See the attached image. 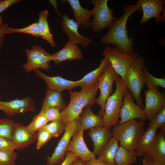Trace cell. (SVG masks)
Listing matches in <instances>:
<instances>
[{"mask_svg": "<svg viewBox=\"0 0 165 165\" xmlns=\"http://www.w3.org/2000/svg\"><path fill=\"white\" fill-rule=\"evenodd\" d=\"M16 146L10 140L0 137V151L14 150Z\"/></svg>", "mask_w": 165, "mask_h": 165, "instance_id": "f35d334b", "label": "cell"}, {"mask_svg": "<svg viewBox=\"0 0 165 165\" xmlns=\"http://www.w3.org/2000/svg\"><path fill=\"white\" fill-rule=\"evenodd\" d=\"M149 125L159 129L165 133V106L150 120Z\"/></svg>", "mask_w": 165, "mask_h": 165, "instance_id": "e575fe53", "label": "cell"}, {"mask_svg": "<svg viewBox=\"0 0 165 165\" xmlns=\"http://www.w3.org/2000/svg\"><path fill=\"white\" fill-rule=\"evenodd\" d=\"M16 157L14 150L0 151V165H15Z\"/></svg>", "mask_w": 165, "mask_h": 165, "instance_id": "d590c367", "label": "cell"}, {"mask_svg": "<svg viewBox=\"0 0 165 165\" xmlns=\"http://www.w3.org/2000/svg\"><path fill=\"white\" fill-rule=\"evenodd\" d=\"M62 18V29L68 37V41L77 45H80L83 48L87 47L90 43L91 40L79 33V27L75 21L69 18L66 14H64Z\"/></svg>", "mask_w": 165, "mask_h": 165, "instance_id": "2e32d148", "label": "cell"}, {"mask_svg": "<svg viewBox=\"0 0 165 165\" xmlns=\"http://www.w3.org/2000/svg\"><path fill=\"white\" fill-rule=\"evenodd\" d=\"M142 163L143 165H148L146 160L145 158L142 160Z\"/></svg>", "mask_w": 165, "mask_h": 165, "instance_id": "c3c4849f", "label": "cell"}, {"mask_svg": "<svg viewBox=\"0 0 165 165\" xmlns=\"http://www.w3.org/2000/svg\"><path fill=\"white\" fill-rule=\"evenodd\" d=\"M146 161L148 165H165V163H159L157 162H152L147 160H146Z\"/></svg>", "mask_w": 165, "mask_h": 165, "instance_id": "bcb514c9", "label": "cell"}, {"mask_svg": "<svg viewBox=\"0 0 165 165\" xmlns=\"http://www.w3.org/2000/svg\"><path fill=\"white\" fill-rule=\"evenodd\" d=\"M145 105L143 109L148 119L150 120L165 106V95L159 90H145Z\"/></svg>", "mask_w": 165, "mask_h": 165, "instance_id": "9a60e30c", "label": "cell"}, {"mask_svg": "<svg viewBox=\"0 0 165 165\" xmlns=\"http://www.w3.org/2000/svg\"><path fill=\"white\" fill-rule=\"evenodd\" d=\"M165 133L160 131L145 153L147 161L165 163Z\"/></svg>", "mask_w": 165, "mask_h": 165, "instance_id": "d6986e66", "label": "cell"}, {"mask_svg": "<svg viewBox=\"0 0 165 165\" xmlns=\"http://www.w3.org/2000/svg\"><path fill=\"white\" fill-rule=\"evenodd\" d=\"M145 85L150 90H159V87L165 88V77L157 78L152 75L148 71V68L145 65L142 68Z\"/></svg>", "mask_w": 165, "mask_h": 165, "instance_id": "f546056e", "label": "cell"}, {"mask_svg": "<svg viewBox=\"0 0 165 165\" xmlns=\"http://www.w3.org/2000/svg\"><path fill=\"white\" fill-rule=\"evenodd\" d=\"M49 122L42 112L40 111L38 114L35 116L30 123L26 127L30 132L36 133L43 128Z\"/></svg>", "mask_w": 165, "mask_h": 165, "instance_id": "4dcf8cb0", "label": "cell"}, {"mask_svg": "<svg viewBox=\"0 0 165 165\" xmlns=\"http://www.w3.org/2000/svg\"><path fill=\"white\" fill-rule=\"evenodd\" d=\"M144 121L134 119L113 127L112 137L119 142L120 146L129 150H135L140 138L144 132Z\"/></svg>", "mask_w": 165, "mask_h": 165, "instance_id": "277c9868", "label": "cell"}, {"mask_svg": "<svg viewBox=\"0 0 165 165\" xmlns=\"http://www.w3.org/2000/svg\"><path fill=\"white\" fill-rule=\"evenodd\" d=\"M143 13L142 16L139 24H143L152 18H154V22L158 24L160 22H164L165 13L163 7L165 5L164 0H138Z\"/></svg>", "mask_w": 165, "mask_h": 165, "instance_id": "8fae6325", "label": "cell"}, {"mask_svg": "<svg viewBox=\"0 0 165 165\" xmlns=\"http://www.w3.org/2000/svg\"><path fill=\"white\" fill-rule=\"evenodd\" d=\"M119 117L120 119L118 122L119 124L135 119H139L143 121L148 119L144 109L135 103L129 90L124 96Z\"/></svg>", "mask_w": 165, "mask_h": 165, "instance_id": "7c38bea8", "label": "cell"}, {"mask_svg": "<svg viewBox=\"0 0 165 165\" xmlns=\"http://www.w3.org/2000/svg\"><path fill=\"white\" fill-rule=\"evenodd\" d=\"M72 165H84V161L77 157L73 161Z\"/></svg>", "mask_w": 165, "mask_h": 165, "instance_id": "f6af8a7d", "label": "cell"}, {"mask_svg": "<svg viewBox=\"0 0 165 165\" xmlns=\"http://www.w3.org/2000/svg\"><path fill=\"white\" fill-rule=\"evenodd\" d=\"M98 90V81L79 92L69 90L70 101L68 106L61 112L60 119L66 125L74 120H78L84 108L93 105L96 103Z\"/></svg>", "mask_w": 165, "mask_h": 165, "instance_id": "7a4b0ae2", "label": "cell"}, {"mask_svg": "<svg viewBox=\"0 0 165 165\" xmlns=\"http://www.w3.org/2000/svg\"><path fill=\"white\" fill-rule=\"evenodd\" d=\"M83 57L82 51L77 45L68 40L62 49L50 56L51 61L57 65L65 61L81 60Z\"/></svg>", "mask_w": 165, "mask_h": 165, "instance_id": "ac0fdd59", "label": "cell"}, {"mask_svg": "<svg viewBox=\"0 0 165 165\" xmlns=\"http://www.w3.org/2000/svg\"><path fill=\"white\" fill-rule=\"evenodd\" d=\"M8 27L7 23L4 24L0 26V50L3 48L5 36L7 34L6 31Z\"/></svg>", "mask_w": 165, "mask_h": 165, "instance_id": "60d3db41", "label": "cell"}, {"mask_svg": "<svg viewBox=\"0 0 165 165\" xmlns=\"http://www.w3.org/2000/svg\"><path fill=\"white\" fill-rule=\"evenodd\" d=\"M61 92L47 89L43 99L41 110L58 107L61 112L66 107V103L62 98Z\"/></svg>", "mask_w": 165, "mask_h": 165, "instance_id": "484cf974", "label": "cell"}, {"mask_svg": "<svg viewBox=\"0 0 165 165\" xmlns=\"http://www.w3.org/2000/svg\"><path fill=\"white\" fill-rule=\"evenodd\" d=\"M48 12L47 10H43L38 14V24L40 37L47 41L53 47L56 46L53 35L51 33L48 22Z\"/></svg>", "mask_w": 165, "mask_h": 165, "instance_id": "83f0119b", "label": "cell"}, {"mask_svg": "<svg viewBox=\"0 0 165 165\" xmlns=\"http://www.w3.org/2000/svg\"><path fill=\"white\" fill-rule=\"evenodd\" d=\"M119 76L109 64L105 69L98 79V89L100 94L97 99V105L101 107L99 115L103 116L107 100L112 91L114 81Z\"/></svg>", "mask_w": 165, "mask_h": 165, "instance_id": "9c48e42d", "label": "cell"}, {"mask_svg": "<svg viewBox=\"0 0 165 165\" xmlns=\"http://www.w3.org/2000/svg\"><path fill=\"white\" fill-rule=\"evenodd\" d=\"M115 84L116 90L107 100L102 116L104 126L110 129L117 124L123 97L128 90L126 82L120 76L115 81Z\"/></svg>", "mask_w": 165, "mask_h": 165, "instance_id": "3957f363", "label": "cell"}, {"mask_svg": "<svg viewBox=\"0 0 165 165\" xmlns=\"http://www.w3.org/2000/svg\"><path fill=\"white\" fill-rule=\"evenodd\" d=\"M6 33L7 34L24 33L31 35L36 37H40L37 22L22 28H15L8 27L6 31Z\"/></svg>", "mask_w": 165, "mask_h": 165, "instance_id": "1f68e13d", "label": "cell"}, {"mask_svg": "<svg viewBox=\"0 0 165 165\" xmlns=\"http://www.w3.org/2000/svg\"><path fill=\"white\" fill-rule=\"evenodd\" d=\"M48 1L54 8L57 13L62 18V16L60 14L57 8V6L58 5L57 4V1L56 0H49Z\"/></svg>", "mask_w": 165, "mask_h": 165, "instance_id": "ee69618b", "label": "cell"}, {"mask_svg": "<svg viewBox=\"0 0 165 165\" xmlns=\"http://www.w3.org/2000/svg\"><path fill=\"white\" fill-rule=\"evenodd\" d=\"M78 120H74L66 124L63 136L59 141L53 152L46 159V165L61 163L64 159L67 149L73 134L79 127Z\"/></svg>", "mask_w": 165, "mask_h": 165, "instance_id": "30bf717a", "label": "cell"}, {"mask_svg": "<svg viewBox=\"0 0 165 165\" xmlns=\"http://www.w3.org/2000/svg\"><path fill=\"white\" fill-rule=\"evenodd\" d=\"M118 141L111 137L98 156V159L107 165H115V159L119 145Z\"/></svg>", "mask_w": 165, "mask_h": 165, "instance_id": "d4e9b609", "label": "cell"}, {"mask_svg": "<svg viewBox=\"0 0 165 165\" xmlns=\"http://www.w3.org/2000/svg\"><path fill=\"white\" fill-rule=\"evenodd\" d=\"M79 127L84 130L104 126L103 118L95 114L91 109V106H86L78 119Z\"/></svg>", "mask_w": 165, "mask_h": 165, "instance_id": "7402d4cb", "label": "cell"}, {"mask_svg": "<svg viewBox=\"0 0 165 165\" xmlns=\"http://www.w3.org/2000/svg\"><path fill=\"white\" fill-rule=\"evenodd\" d=\"M15 123L9 119H0V137L11 140Z\"/></svg>", "mask_w": 165, "mask_h": 165, "instance_id": "d6a6232c", "label": "cell"}, {"mask_svg": "<svg viewBox=\"0 0 165 165\" xmlns=\"http://www.w3.org/2000/svg\"><path fill=\"white\" fill-rule=\"evenodd\" d=\"M37 133L29 132L26 127L16 123L12 135L11 140L18 149H22L30 146L37 140Z\"/></svg>", "mask_w": 165, "mask_h": 165, "instance_id": "ffe728a7", "label": "cell"}, {"mask_svg": "<svg viewBox=\"0 0 165 165\" xmlns=\"http://www.w3.org/2000/svg\"><path fill=\"white\" fill-rule=\"evenodd\" d=\"M84 130L79 127L73 134L67 149L83 161L86 162L96 158L95 155L87 147L83 139Z\"/></svg>", "mask_w": 165, "mask_h": 165, "instance_id": "4fadbf2b", "label": "cell"}, {"mask_svg": "<svg viewBox=\"0 0 165 165\" xmlns=\"http://www.w3.org/2000/svg\"><path fill=\"white\" fill-rule=\"evenodd\" d=\"M137 156L135 150H129L119 146L115 157V165H132L136 162Z\"/></svg>", "mask_w": 165, "mask_h": 165, "instance_id": "f1b7e54d", "label": "cell"}, {"mask_svg": "<svg viewBox=\"0 0 165 165\" xmlns=\"http://www.w3.org/2000/svg\"><path fill=\"white\" fill-rule=\"evenodd\" d=\"M84 165H107L96 158L88 161L84 162Z\"/></svg>", "mask_w": 165, "mask_h": 165, "instance_id": "7bdbcfd3", "label": "cell"}, {"mask_svg": "<svg viewBox=\"0 0 165 165\" xmlns=\"http://www.w3.org/2000/svg\"><path fill=\"white\" fill-rule=\"evenodd\" d=\"M88 135L93 144V152L98 156L112 137L110 129L104 126L90 129Z\"/></svg>", "mask_w": 165, "mask_h": 165, "instance_id": "44dd1931", "label": "cell"}, {"mask_svg": "<svg viewBox=\"0 0 165 165\" xmlns=\"http://www.w3.org/2000/svg\"><path fill=\"white\" fill-rule=\"evenodd\" d=\"M36 75L46 83L47 89L60 92L65 90H71L78 86L77 81L65 79L61 76H50L41 71L39 69L34 71Z\"/></svg>", "mask_w": 165, "mask_h": 165, "instance_id": "e0dca14e", "label": "cell"}, {"mask_svg": "<svg viewBox=\"0 0 165 165\" xmlns=\"http://www.w3.org/2000/svg\"><path fill=\"white\" fill-rule=\"evenodd\" d=\"M104 57L108 62L119 76L126 83L130 66L136 60L139 54L122 53L116 48L106 47L102 52Z\"/></svg>", "mask_w": 165, "mask_h": 165, "instance_id": "5b68a950", "label": "cell"}, {"mask_svg": "<svg viewBox=\"0 0 165 165\" xmlns=\"http://www.w3.org/2000/svg\"><path fill=\"white\" fill-rule=\"evenodd\" d=\"M2 110L8 116L28 112H34L36 109L33 100L29 96L21 99L1 101Z\"/></svg>", "mask_w": 165, "mask_h": 165, "instance_id": "5bb4252c", "label": "cell"}, {"mask_svg": "<svg viewBox=\"0 0 165 165\" xmlns=\"http://www.w3.org/2000/svg\"><path fill=\"white\" fill-rule=\"evenodd\" d=\"M3 22L2 20V16L0 15V26L3 24Z\"/></svg>", "mask_w": 165, "mask_h": 165, "instance_id": "7dc6e473", "label": "cell"}, {"mask_svg": "<svg viewBox=\"0 0 165 165\" xmlns=\"http://www.w3.org/2000/svg\"><path fill=\"white\" fill-rule=\"evenodd\" d=\"M20 0H0V13Z\"/></svg>", "mask_w": 165, "mask_h": 165, "instance_id": "ab89813d", "label": "cell"}, {"mask_svg": "<svg viewBox=\"0 0 165 165\" xmlns=\"http://www.w3.org/2000/svg\"><path fill=\"white\" fill-rule=\"evenodd\" d=\"M138 10L141 12V7L138 2L135 4L124 6L123 8V14L116 18L109 26L106 34L101 39V42L104 44L115 45L121 52L133 53V39L128 37L126 25L129 17Z\"/></svg>", "mask_w": 165, "mask_h": 165, "instance_id": "6da1fadb", "label": "cell"}, {"mask_svg": "<svg viewBox=\"0 0 165 165\" xmlns=\"http://www.w3.org/2000/svg\"><path fill=\"white\" fill-rule=\"evenodd\" d=\"M73 10L75 22L79 28L81 26L87 29L91 25V11L83 8L79 0H67Z\"/></svg>", "mask_w": 165, "mask_h": 165, "instance_id": "603a6c76", "label": "cell"}, {"mask_svg": "<svg viewBox=\"0 0 165 165\" xmlns=\"http://www.w3.org/2000/svg\"><path fill=\"white\" fill-rule=\"evenodd\" d=\"M49 122L60 119L61 111L58 107H53L41 110Z\"/></svg>", "mask_w": 165, "mask_h": 165, "instance_id": "8d00e7d4", "label": "cell"}, {"mask_svg": "<svg viewBox=\"0 0 165 165\" xmlns=\"http://www.w3.org/2000/svg\"><path fill=\"white\" fill-rule=\"evenodd\" d=\"M25 52L27 62L23 64V68L25 72L39 68L48 71L51 68V55L39 45H34L31 49H26Z\"/></svg>", "mask_w": 165, "mask_h": 165, "instance_id": "ba28073f", "label": "cell"}, {"mask_svg": "<svg viewBox=\"0 0 165 165\" xmlns=\"http://www.w3.org/2000/svg\"><path fill=\"white\" fill-rule=\"evenodd\" d=\"M77 157L72 153L67 152L65 157L60 165H72L73 161Z\"/></svg>", "mask_w": 165, "mask_h": 165, "instance_id": "b9f144b4", "label": "cell"}, {"mask_svg": "<svg viewBox=\"0 0 165 165\" xmlns=\"http://www.w3.org/2000/svg\"><path fill=\"white\" fill-rule=\"evenodd\" d=\"M108 0H92L94 6L91 10L94 18L92 21V29L95 33L106 28L116 18L114 16L112 10L108 5Z\"/></svg>", "mask_w": 165, "mask_h": 165, "instance_id": "52a82bcc", "label": "cell"}, {"mask_svg": "<svg viewBox=\"0 0 165 165\" xmlns=\"http://www.w3.org/2000/svg\"><path fill=\"white\" fill-rule=\"evenodd\" d=\"M145 63L144 57L139 55L130 66L126 82L128 90L132 93L137 104L141 108L143 106L141 92L145 85L142 71Z\"/></svg>", "mask_w": 165, "mask_h": 165, "instance_id": "8992f818", "label": "cell"}, {"mask_svg": "<svg viewBox=\"0 0 165 165\" xmlns=\"http://www.w3.org/2000/svg\"><path fill=\"white\" fill-rule=\"evenodd\" d=\"M108 62L104 57L101 60L97 68L86 75L81 79L77 80L78 86L83 89L97 81L99 77L109 64Z\"/></svg>", "mask_w": 165, "mask_h": 165, "instance_id": "4316f807", "label": "cell"}, {"mask_svg": "<svg viewBox=\"0 0 165 165\" xmlns=\"http://www.w3.org/2000/svg\"><path fill=\"white\" fill-rule=\"evenodd\" d=\"M52 138L50 133L44 128L37 133L36 149H39Z\"/></svg>", "mask_w": 165, "mask_h": 165, "instance_id": "74e56055", "label": "cell"}, {"mask_svg": "<svg viewBox=\"0 0 165 165\" xmlns=\"http://www.w3.org/2000/svg\"><path fill=\"white\" fill-rule=\"evenodd\" d=\"M65 125L60 119L47 123L43 128L50 133L52 137H57L64 130Z\"/></svg>", "mask_w": 165, "mask_h": 165, "instance_id": "836d02e7", "label": "cell"}, {"mask_svg": "<svg viewBox=\"0 0 165 165\" xmlns=\"http://www.w3.org/2000/svg\"><path fill=\"white\" fill-rule=\"evenodd\" d=\"M157 129L149 126L139 139L135 151L138 156H144L145 153L153 143L157 135Z\"/></svg>", "mask_w": 165, "mask_h": 165, "instance_id": "cb8c5ba5", "label": "cell"}, {"mask_svg": "<svg viewBox=\"0 0 165 165\" xmlns=\"http://www.w3.org/2000/svg\"><path fill=\"white\" fill-rule=\"evenodd\" d=\"M1 103V101H0V110H2Z\"/></svg>", "mask_w": 165, "mask_h": 165, "instance_id": "681fc988", "label": "cell"}]
</instances>
